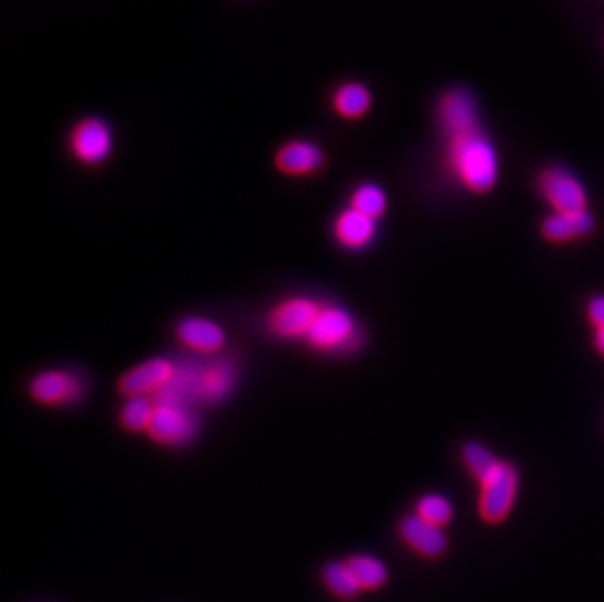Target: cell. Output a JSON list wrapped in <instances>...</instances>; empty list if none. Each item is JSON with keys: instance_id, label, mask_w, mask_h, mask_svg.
Returning a JSON list of instances; mask_svg holds the SVG:
<instances>
[{"instance_id": "cell-23", "label": "cell", "mask_w": 604, "mask_h": 602, "mask_svg": "<svg viewBox=\"0 0 604 602\" xmlns=\"http://www.w3.org/2000/svg\"><path fill=\"white\" fill-rule=\"evenodd\" d=\"M589 318L595 323L598 331L604 329V295H598L589 303Z\"/></svg>"}, {"instance_id": "cell-22", "label": "cell", "mask_w": 604, "mask_h": 602, "mask_svg": "<svg viewBox=\"0 0 604 602\" xmlns=\"http://www.w3.org/2000/svg\"><path fill=\"white\" fill-rule=\"evenodd\" d=\"M464 462H466L467 470L474 473L477 480H482L485 473L492 472L499 460H495L492 452L487 448L482 447V444L470 442L464 448Z\"/></svg>"}, {"instance_id": "cell-9", "label": "cell", "mask_w": 604, "mask_h": 602, "mask_svg": "<svg viewBox=\"0 0 604 602\" xmlns=\"http://www.w3.org/2000/svg\"><path fill=\"white\" fill-rule=\"evenodd\" d=\"M439 126L444 138L479 129L474 98L464 88H454L439 100Z\"/></svg>"}, {"instance_id": "cell-20", "label": "cell", "mask_w": 604, "mask_h": 602, "mask_svg": "<svg viewBox=\"0 0 604 602\" xmlns=\"http://www.w3.org/2000/svg\"><path fill=\"white\" fill-rule=\"evenodd\" d=\"M155 404L149 401L148 397H130L123 409H121V424L131 432L148 430L153 419Z\"/></svg>"}, {"instance_id": "cell-12", "label": "cell", "mask_w": 604, "mask_h": 602, "mask_svg": "<svg viewBox=\"0 0 604 602\" xmlns=\"http://www.w3.org/2000/svg\"><path fill=\"white\" fill-rule=\"evenodd\" d=\"M401 538L406 540L414 551L423 553L427 558H436L446 550V536L441 526L431 525L419 515L407 516L399 526Z\"/></svg>"}, {"instance_id": "cell-15", "label": "cell", "mask_w": 604, "mask_h": 602, "mask_svg": "<svg viewBox=\"0 0 604 602\" xmlns=\"http://www.w3.org/2000/svg\"><path fill=\"white\" fill-rule=\"evenodd\" d=\"M333 232H335L337 241L346 249H364L376 237V219L348 207L337 215Z\"/></svg>"}, {"instance_id": "cell-17", "label": "cell", "mask_w": 604, "mask_h": 602, "mask_svg": "<svg viewBox=\"0 0 604 602\" xmlns=\"http://www.w3.org/2000/svg\"><path fill=\"white\" fill-rule=\"evenodd\" d=\"M350 207L360 214L368 215L371 219H378L388 209V196L378 184L364 182L354 190Z\"/></svg>"}, {"instance_id": "cell-21", "label": "cell", "mask_w": 604, "mask_h": 602, "mask_svg": "<svg viewBox=\"0 0 604 602\" xmlns=\"http://www.w3.org/2000/svg\"><path fill=\"white\" fill-rule=\"evenodd\" d=\"M417 515L424 518L427 523H431L434 526L449 525L452 520V503L442 495H424L423 499H419L417 503Z\"/></svg>"}, {"instance_id": "cell-14", "label": "cell", "mask_w": 604, "mask_h": 602, "mask_svg": "<svg viewBox=\"0 0 604 602\" xmlns=\"http://www.w3.org/2000/svg\"><path fill=\"white\" fill-rule=\"evenodd\" d=\"M176 336L184 346L198 353H216L219 348H224L225 344L224 329L212 319H182L176 327Z\"/></svg>"}, {"instance_id": "cell-16", "label": "cell", "mask_w": 604, "mask_h": 602, "mask_svg": "<svg viewBox=\"0 0 604 602\" xmlns=\"http://www.w3.org/2000/svg\"><path fill=\"white\" fill-rule=\"evenodd\" d=\"M595 222L593 215L589 214L587 209L583 212H568V214L550 215L544 222V235L550 241L563 243L571 239L585 237L593 232Z\"/></svg>"}, {"instance_id": "cell-11", "label": "cell", "mask_w": 604, "mask_h": 602, "mask_svg": "<svg viewBox=\"0 0 604 602\" xmlns=\"http://www.w3.org/2000/svg\"><path fill=\"white\" fill-rule=\"evenodd\" d=\"M30 394L40 404L63 405L77 399L80 386L78 379L69 372L47 370L32 379Z\"/></svg>"}, {"instance_id": "cell-6", "label": "cell", "mask_w": 604, "mask_h": 602, "mask_svg": "<svg viewBox=\"0 0 604 602\" xmlns=\"http://www.w3.org/2000/svg\"><path fill=\"white\" fill-rule=\"evenodd\" d=\"M540 192L558 214L583 212L587 206V192L583 184L575 174L561 166H550L542 172Z\"/></svg>"}, {"instance_id": "cell-8", "label": "cell", "mask_w": 604, "mask_h": 602, "mask_svg": "<svg viewBox=\"0 0 604 602\" xmlns=\"http://www.w3.org/2000/svg\"><path fill=\"white\" fill-rule=\"evenodd\" d=\"M176 366L166 358H153L143 362L120 379V391L126 397H148L149 394H161L164 387L173 381Z\"/></svg>"}, {"instance_id": "cell-2", "label": "cell", "mask_w": 604, "mask_h": 602, "mask_svg": "<svg viewBox=\"0 0 604 602\" xmlns=\"http://www.w3.org/2000/svg\"><path fill=\"white\" fill-rule=\"evenodd\" d=\"M67 146L77 163L100 166L114 153L112 126L98 116H87L71 128Z\"/></svg>"}, {"instance_id": "cell-3", "label": "cell", "mask_w": 604, "mask_h": 602, "mask_svg": "<svg viewBox=\"0 0 604 602\" xmlns=\"http://www.w3.org/2000/svg\"><path fill=\"white\" fill-rule=\"evenodd\" d=\"M305 341L313 348L325 351V353L346 351V348H354L358 343V327L348 311L337 305H328V308H321Z\"/></svg>"}, {"instance_id": "cell-24", "label": "cell", "mask_w": 604, "mask_h": 602, "mask_svg": "<svg viewBox=\"0 0 604 602\" xmlns=\"http://www.w3.org/2000/svg\"><path fill=\"white\" fill-rule=\"evenodd\" d=\"M596 344H598V348H601L604 353V329L598 331V335H596Z\"/></svg>"}, {"instance_id": "cell-5", "label": "cell", "mask_w": 604, "mask_h": 602, "mask_svg": "<svg viewBox=\"0 0 604 602\" xmlns=\"http://www.w3.org/2000/svg\"><path fill=\"white\" fill-rule=\"evenodd\" d=\"M482 483V515L489 523H499L509 515L515 497H517L518 477L513 465L497 462L492 472L485 473Z\"/></svg>"}, {"instance_id": "cell-10", "label": "cell", "mask_w": 604, "mask_h": 602, "mask_svg": "<svg viewBox=\"0 0 604 602\" xmlns=\"http://www.w3.org/2000/svg\"><path fill=\"white\" fill-rule=\"evenodd\" d=\"M320 310V305L313 300L294 298L280 303L277 310L270 313L268 323L274 335L284 336V338H298V336L305 338Z\"/></svg>"}, {"instance_id": "cell-7", "label": "cell", "mask_w": 604, "mask_h": 602, "mask_svg": "<svg viewBox=\"0 0 604 602\" xmlns=\"http://www.w3.org/2000/svg\"><path fill=\"white\" fill-rule=\"evenodd\" d=\"M274 166L278 172H282L284 176H311L327 164V155L323 151V147L310 139H292L285 141L278 147L274 153Z\"/></svg>"}, {"instance_id": "cell-1", "label": "cell", "mask_w": 604, "mask_h": 602, "mask_svg": "<svg viewBox=\"0 0 604 602\" xmlns=\"http://www.w3.org/2000/svg\"><path fill=\"white\" fill-rule=\"evenodd\" d=\"M449 163L466 189L487 192L499 176V159L482 128L449 138Z\"/></svg>"}, {"instance_id": "cell-13", "label": "cell", "mask_w": 604, "mask_h": 602, "mask_svg": "<svg viewBox=\"0 0 604 602\" xmlns=\"http://www.w3.org/2000/svg\"><path fill=\"white\" fill-rule=\"evenodd\" d=\"M374 96L360 80H346L331 95V108L337 118L345 121L363 120L370 112Z\"/></svg>"}, {"instance_id": "cell-18", "label": "cell", "mask_w": 604, "mask_h": 602, "mask_svg": "<svg viewBox=\"0 0 604 602\" xmlns=\"http://www.w3.org/2000/svg\"><path fill=\"white\" fill-rule=\"evenodd\" d=\"M360 589H380L388 581V569L380 559L371 556H354L346 561Z\"/></svg>"}, {"instance_id": "cell-4", "label": "cell", "mask_w": 604, "mask_h": 602, "mask_svg": "<svg viewBox=\"0 0 604 602\" xmlns=\"http://www.w3.org/2000/svg\"><path fill=\"white\" fill-rule=\"evenodd\" d=\"M196 430L198 421L188 409V405L157 399L153 419L148 429L151 439L166 447H179L191 442Z\"/></svg>"}, {"instance_id": "cell-19", "label": "cell", "mask_w": 604, "mask_h": 602, "mask_svg": "<svg viewBox=\"0 0 604 602\" xmlns=\"http://www.w3.org/2000/svg\"><path fill=\"white\" fill-rule=\"evenodd\" d=\"M323 581L331 589V593L337 594L343 601H350L363 591L348 563H338V561L328 563L327 568L323 569Z\"/></svg>"}]
</instances>
